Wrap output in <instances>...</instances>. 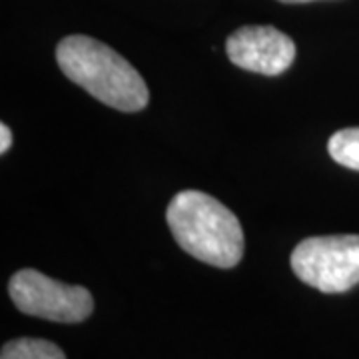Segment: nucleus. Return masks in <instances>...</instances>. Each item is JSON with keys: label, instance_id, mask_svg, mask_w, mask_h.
<instances>
[{"label": "nucleus", "instance_id": "f257e3e1", "mask_svg": "<svg viewBox=\"0 0 359 359\" xmlns=\"http://www.w3.org/2000/svg\"><path fill=\"white\" fill-rule=\"evenodd\" d=\"M56 62L66 78L120 112H140L150 100L140 72L100 40L66 36L56 46Z\"/></svg>", "mask_w": 359, "mask_h": 359}, {"label": "nucleus", "instance_id": "20e7f679", "mask_svg": "<svg viewBox=\"0 0 359 359\" xmlns=\"http://www.w3.org/2000/svg\"><path fill=\"white\" fill-rule=\"evenodd\" d=\"M14 306L26 316L58 323H80L88 320L94 299L86 287L56 282L36 269H20L8 282Z\"/></svg>", "mask_w": 359, "mask_h": 359}, {"label": "nucleus", "instance_id": "7ed1b4c3", "mask_svg": "<svg viewBox=\"0 0 359 359\" xmlns=\"http://www.w3.org/2000/svg\"><path fill=\"white\" fill-rule=\"evenodd\" d=\"M292 269L323 294H344L359 283V236L306 238L292 252Z\"/></svg>", "mask_w": 359, "mask_h": 359}, {"label": "nucleus", "instance_id": "0eeeda50", "mask_svg": "<svg viewBox=\"0 0 359 359\" xmlns=\"http://www.w3.org/2000/svg\"><path fill=\"white\" fill-rule=\"evenodd\" d=\"M327 150L339 166L359 172V128L337 130L330 138Z\"/></svg>", "mask_w": 359, "mask_h": 359}, {"label": "nucleus", "instance_id": "423d86ee", "mask_svg": "<svg viewBox=\"0 0 359 359\" xmlns=\"http://www.w3.org/2000/svg\"><path fill=\"white\" fill-rule=\"evenodd\" d=\"M0 359H66L56 344L36 337H18L2 346Z\"/></svg>", "mask_w": 359, "mask_h": 359}, {"label": "nucleus", "instance_id": "39448f33", "mask_svg": "<svg viewBox=\"0 0 359 359\" xmlns=\"http://www.w3.org/2000/svg\"><path fill=\"white\" fill-rule=\"evenodd\" d=\"M226 52L238 68L266 76L282 74L295 60L294 40L273 26H244L231 32Z\"/></svg>", "mask_w": 359, "mask_h": 359}, {"label": "nucleus", "instance_id": "6e6552de", "mask_svg": "<svg viewBox=\"0 0 359 359\" xmlns=\"http://www.w3.org/2000/svg\"><path fill=\"white\" fill-rule=\"evenodd\" d=\"M11 144H13V132H11V128L6 124H0V152L6 154Z\"/></svg>", "mask_w": 359, "mask_h": 359}, {"label": "nucleus", "instance_id": "f03ea898", "mask_svg": "<svg viewBox=\"0 0 359 359\" xmlns=\"http://www.w3.org/2000/svg\"><path fill=\"white\" fill-rule=\"evenodd\" d=\"M166 222L178 245L196 259L233 268L244 256V230L230 208L198 190L176 194L168 204Z\"/></svg>", "mask_w": 359, "mask_h": 359}, {"label": "nucleus", "instance_id": "1a4fd4ad", "mask_svg": "<svg viewBox=\"0 0 359 359\" xmlns=\"http://www.w3.org/2000/svg\"><path fill=\"white\" fill-rule=\"evenodd\" d=\"M285 4H306V2H316V0H280Z\"/></svg>", "mask_w": 359, "mask_h": 359}]
</instances>
